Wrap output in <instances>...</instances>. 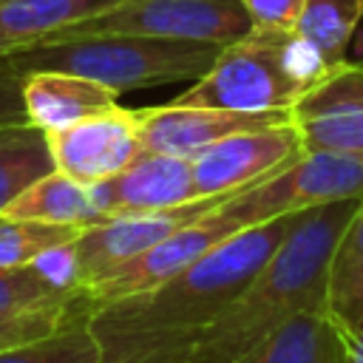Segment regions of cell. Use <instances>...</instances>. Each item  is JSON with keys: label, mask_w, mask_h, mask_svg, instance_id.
<instances>
[{"label": "cell", "mask_w": 363, "mask_h": 363, "mask_svg": "<svg viewBox=\"0 0 363 363\" xmlns=\"http://www.w3.org/2000/svg\"><path fill=\"white\" fill-rule=\"evenodd\" d=\"M252 28L241 0H122L51 40L79 34H150L230 45ZM45 43V40H43Z\"/></svg>", "instance_id": "cell-6"}, {"label": "cell", "mask_w": 363, "mask_h": 363, "mask_svg": "<svg viewBox=\"0 0 363 363\" xmlns=\"http://www.w3.org/2000/svg\"><path fill=\"white\" fill-rule=\"evenodd\" d=\"M363 196V156L337 150H303L267 179L218 201V213L247 230L252 224L292 216L318 204Z\"/></svg>", "instance_id": "cell-5"}, {"label": "cell", "mask_w": 363, "mask_h": 363, "mask_svg": "<svg viewBox=\"0 0 363 363\" xmlns=\"http://www.w3.org/2000/svg\"><path fill=\"white\" fill-rule=\"evenodd\" d=\"M122 0H0V57L51 40Z\"/></svg>", "instance_id": "cell-16"}, {"label": "cell", "mask_w": 363, "mask_h": 363, "mask_svg": "<svg viewBox=\"0 0 363 363\" xmlns=\"http://www.w3.org/2000/svg\"><path fill=\"white\" fill-rule=\"evenodd\" d=\"M295 218L298 213L238 230L159 286L91 306L99 363H190L207 326L278 250Z\"/></svg>", "instance_id": "cell-1"}, {"label": "cell", "mask_w": 363, "mask_h": 363, "mask_svg": "<svg viewBox=\"0 0 363 363\" xmlns=\"http://www.w3.org/2000/svg\"><path fill=\"white\" fill-rule=\"evenodd\" d=\"M227 199V196H221ZM221 199H196L170 210L156 213H136V216H116L99 224L85 227L68 244V275L77 286H91L116 267L133 261L136 255L147 252L184 224L196 221L201 213L216 207Z\"/></svg>", "instance_id": "cell-7"}, {"label": "cell", "mask_w": 363, "mask_h": 363, "mask_svg": "<svg viewBox=\"0 0 363 363\" xmlns=\"http://www.w3.org/2000/svg\"><path fill=\"white\" fill-rule=\"evenodd\" d=\"M82 309H88L85 292H77L74 298H62V301L14 309V312H0V352L54 335Z\"/></svg>", "instance_id": "cell-24"}, {"label": "cell", "mask_w": 363, "mask_h": 363, "mask_svg": "<svg viewBox=\"0 0 363 363\" xmlns=\"http://www.w3.org/2000/svg\"><path fill=\"white\" fill-rule=\"evenodd\" d=\"M224 45L150 34H79L45 40L0 57L11 71H68L116 94L199 79Z\"/></svg>", "instance_id": "cell-3"}, {"label": "cell", "mask_w": 363, "mask_h": 363, "mask_svg": "<svg viewBox=\"0 0 363 363\" xmlns=\"http://www.w3.org/2000/svg\"><path fill=\"white\" fill-rule=\"evenodd\" d=\"M54 167L48 133L31 122L0 128V213Z\"/></svg>", "instance_id": "cell-19"}, {"label": "cell", "mask_w": 363, "mask_h": 363, "mask_svg": "<svg viewBox=\"0 0 363 363\" xmlns=\"http://www.w3.org/2000/svg\"><path fill=\"white\" fill-rule=\"evenodd\" d=\"M136 116L142 150L193 159L199 150L230 133L289 122L292 111H224L167 102L156 108H142L136 111Z\"/></svg>", "instance_id": "cell-12"}, {"label": "cell", "mask_w": 363, "mask_h": 363, "mask_svg": "<svg viewBox=\"0 0 363 363\" xmlns=\"http://www.w3.org/2000/svg\"><path fill=\"white\" fill-rule=\"evenodd\" d=\"M360 17L363 0H306L292 31L306 40L329 68H335L346 60Z\"/></svg>", "instance_id": "cell-20"}, {"label": "cell", "mask_w": 363, "mask_h": 363, "mask_svg": "<svg viewBox=\"0 0 363 363\" xmlns=\"http://www.w3.org/2000/svg\"><path fill=\"white\" fill-rule=\"evenodd\" d=\"M91 190L102 221L116 216L170 210L199 199L193 187L190 159L170 153H147V150H142L116 176L91 184Z\"/></svg>", "instance_id": "cell-13"}, {"label": "cell", "mask_w": 363, "mask_h": 363, "mask_svg": "<svg viewBox=\"0 0 363 363\" xmlns=\"http://www.w3.org/2000/svg\"><path fill=\"white\" fill-rule=\"evenodd\" d=\"M116 91L68 71H28L23 74V102L31 125L45 133L68 128L85 116L116 105Z\"/></svg>", "instance_id": "cell-14"}, {"label": "cell", "mask_w": 363, "mask_h": 363, "mask_svg": "<svg viewBox=\"0 0 363 363\" xmlns=\"http://www.w3.org/2000/svg\"><path fill=\"white\" fill-rule=\"evenodd\" d=\"M326 306L343 326L363 318V196L354 201V210L335 241L326 278Z\"/></svg>", "instance_id": "cell-18"}, {"label": "cell", "mask_w": 363, "mask_h": 363, "mask_svg": "<svg viewBox=\"0 0 363 363\" xmlns=\"http://www.w3.org/2000/svg\"><path fill=\"white\" fill-rule=\"evenodd\" d=\"M303 3L306 0H241L252 28L267 31H292L303 11Z\"/></svg>", "instance_id": "cell-25"}, {"label": "cell", "mask_w": 363, "mask_h": 363, "mask_svg": "<svg viewBox=\"0 0 363 363\" xmlns=\"http://www.w3.org/2000/svg\"><path fill=\"white\" fill-rule=\"evenodd\" d=\"M85 227L45 224L28 218H11L0 213V267L37 264L45 255L68 247Z\"/></svg>", "instance_id": "cell-21"}, {"label": "cell", "mask_w": 363, "mask_h": 363, "mask_svg": "<svg viewBox=\"0 0 363 363\" xmlns=\"http://www.w3.org/2000/svg\"><path fill=\"white\" fill-rule=\"evenodd\" d=\"M354 201H329L298 213L278 250L207 326L190 363H233L298 312L323 306L329 258Z\"/></svg>", "instance_id": "cell-2"}, {"label": "cell", "mask_w": 363, "mask_h": 363, "mask_svg": "<svg viewBox=\"0 0 363 363\" xmlns=\"http://www.w3.org/2000/svg\"><path fill=\"white\" fill-rule=\"evenodd\" d=\"M77 292H82V286H77L68 275L51 272L45 261L26 267H0V312L74 298Z\"/></svg>", "instance_id": "cell-23"}, {"label": "cell", "mask_w": 363, "mask_h": 363, "mask_svg": "<svg viewBox=\"0 0 363 363\" xmlns=\"http://www.w3.org/2000/svg\"><path fill=\"white\" fill-rule=\"evenodd\" d=\"M0 363H99V346L88 326V309L54 335L0 352Z\"/></svg>", "instance_id": "cell-22"}, {"label": "cell", "mask_w": 363, "mask_h": 363, "mask_svg": "<svg viewBox=\"0 0 363 363\" xmlns=\"http://www.w3.org/2000/svg\"><path fill=\"white\" fill-rule=\"evenodd\" d=\"M301 153H303V145L292 119L230 133L207 145L190 159L196 196L199 199L233 196L267 179L269 173L281 170Z\"/></svg>", "instance_id": "cell-8"}, {"label": "cell", "mask_w": 363, "mask_h": 363, "mask_svg": "<svg viewBox=\"0 0 363 363\" xmlns=\"http://www.w3.org/2000/svg\"><path fill=\"white\" fill-rule=\"evenodd\" d=\"M343 363H363V318L343 326Z\"/></svg>", "instance_id": "cell-27"}, {"label": "cell", "mask_w": 363, "mask_h": 363, "mask_svg": "<svg viewBox=\"0 0 363 363\" xmlns=\"http://www.w3.org/2000/svg\"><path fill=\"white\" fill-rule=\"evenodd\" d=\"M17 122H28L23 102V74L0 62V128Z\"/></svg>", "instance_id": "cell-26"}, {"label": "cell", "mask_w": 363, "mask_h": 363, "mask_svg": "<svg viewBox=\"0 0 363 363\" xmlns=\"http://www.w3.org/2000/svg\"><path fill=\"white\" fill-rule=\"evenodd\" d=\"M326 71L320 54L295 31L250 28L241 40L224 45L213 65L170 102L224 111H292Z\"/></svg>", "instance_id": "cell-4"}, {"label": "cell", "mask_w": 363, "mask_h": 363, "mask_svg": "<svg viewBox=\"0 0 363 363\" xmlns=\"http://www.w3.org/2000/svg\"><path fill=\"white\" fill-rule=\"evenodd\" d=\"M292 125L303 150L363 156V62L329 68L292 105Z\"/></svg>", "instance_id": "cell-11"}, {"label": "cell", "mask_w": 363, "mask_h": 363, "mask_svg": "<svg viewBox=\"0 0 363 363\" xmlns=\"http://www.w3.org/2000/svg\"><path fill=\"white\" fill-rule=\"evenodd\" d=\"M235 233H238V227L230 224L218 213V204L210 207L196 221L184 224L182 230H176L173 235H167L164 241L150 247L147 252L136 255L133 261H128V264L116 267L113 272H108L105 278H99L96 284L85 286L82 292H85L88 309L159 286L162 281L184 272L187 267L201 261L210 250H216L221 241H227Z\"/></svg>", "instance_id": "cell-9"}, {"label": "cell", "mask_w": 363, "mask_h": 363, "mask_svg": "<svg viewBox=\"0 0 363 363\" xmlns=\"http://www.w3.org/2000/svg\"><path fill=\"white\" fill-rule=\"evenodd\" d=\"M54 167L79 184H99L125 170L139 153V116L128 108H108L68 128L48 133Z\"/></svg>", "instance_id": "cell-10"}, {"label": "cell", "mask_w": 363, "mask_h": 363, "mask_svg": "<svg viewBox=\"0 0 363 363\" xmlns=\"http://www.w3.org/2000/svg\"><path fill=\"white\" fill-rule=\"evenodd\" d=\"M233 363H343V326L326 303L303 309Z\"/></svg>", "instance_id": "cell-15"}, {"label": "cell", "mask_w": 363, "mask_h": 363, "mask_svg": "<svg viewBox=\"0 0 363 363\" xmlns=\"http://www.w3.org/2000/svg\"><path fill=\"white\" fill-rule=\"evenodd\" d=\"M3 216L45 221V224H71V227H91L102 221L94 201V190L88 184L68 179L60 170H51L48 176L26 187L3 210Z\"/></svg>", "instance_id": "cell-17"}]
</instances>
